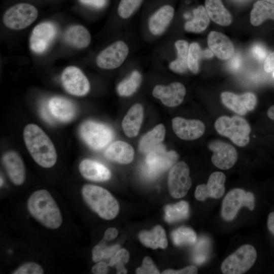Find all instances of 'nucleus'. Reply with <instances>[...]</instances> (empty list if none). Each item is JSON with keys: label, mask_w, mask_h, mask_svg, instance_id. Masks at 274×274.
<instances>
[{"label": "nucleus", "mask_w": 274, "mask_h": 274, "mask_svg": "<svg viewBox=\"0 0 274 274\" xmlns=\"http://www.w3.org/2000/svg\"><path fill=\"white\" fill-rule=\"evenodd\" d=\"M25 146L35 162L45 168L52 167L57 155L55 147L47 134L37 125L29 124L23 130Z\"/></svg>", "instance_id": "nucleus-1"}, {"label": "nucleus", "mask_w": 274, "mask_h": 274, "mask_svg": "<svg viewBox=\"0 0 274 274\" xmlns=\"http://www.w3.org/2000/svg\"><path fill=\"white\" fill-rule=\"evenodd\" d=\"M27 207L31 216L46 227L54 229L61 226V213L47 190L41 189L33 192L28 199Z\"/></svg>", "instance_id": "nucleus-2"}, {"label": "nucleus", "mask_w": 274, "mask_h": 274, "mask_svg": "<svg viewBox=\"0 0 274 274\" xmlns=\"http://www.w3.org/2000/svg\"><path fill=\"white\" fill-rule=\"evenodd\" d=\"M82 195L87 205L101 218H115L119 211L117 200L105 188L91 184H85L82 188Z\"/></svg>", "instance_id": "nucleus-3"}, {"label": "nucleus", "mask_w": 274, "mask_h": 274, "mask_svg": "<svg viewBox=\"0 0 274 274\" xmlns=\"http://www.w3.org/2000/svg\"><path fill=\"white\" fill-rule=\"evenodd\" d=\"M215 127L219 134L228 138L239 147L245 146L249 143L251 127L241 117L221 116L216 120Z\"/></svg>", "instance_id": "nucleus-4"}, {"label": "nucleus", "mask_w": 274, "mask_h": 274, "mask_svg": "<svg viewBox=\"0 0 274 274\" xmlns=\"http://www.w3.org/2000/svg\"><path fill=\"white\" fill-rule=\"evenodd\" d=\"M178 157L176 151H166L163 145L157 146L146 154L143 168L144 176L149 179L156 178L173 167Z\"/></svg>", "instance_id": "nucleus-5"}, {"label": "nucleus", "mask_w": 274, "mask_h": 274, "mask_svg": "<svg viewBox=\"0 0 274 274\" xmlns=\"http://www.w3.org/2000/svg\"><path fill=\"white\" fill-rule=\"evenodd\" d=\"M79 131L84 142L90 148L96 151L106 147L114 136V132L109 126L90 120L84 122Z\"/></svg>", "instance_id": "nucleus-6"}, {"label": "nucleus", "mask_w": 274, "mask_h": 274, "mask_svg": "<svg viewBox=\"0 0 274 274\" xmlns=\"http://www.w3.org/2000/svg\"><path fill=\"white\" fill-rule=\"evenodd\" d=\"M256 258L255 248L250 245H244L223 261L221 271L224 274L245 273L254 265Z\"/></svg>", "instance_id": "nucleus-7"}, {"label": "nucleus", "mask_w": 274, "mask_h": 274, "mask_svg": "<svg viewBox=\"0 0 274 274\" xmlns=\"http://www.w3.org/2000/svg\"><path fill=\"white\" fill-rule=\"evenodd\" d=\"M255 203V197L252 193L240 188L233 189L227 193L223 200L222 217L225 221H232L241 208L246 207L252 211L254 209Z\"/></svg>", "instance_id": "nucleus-8"}, {"label": "nucleus", "mask_w": 274, "mask_h": 274, "mask_svg": "<svg viewBox=\"0 0 274 274\" xmlns=\"http://www.w3.org/2000/svg\"><path fill=\"white\" fill-rule=\"evenodd\" d=\"M38 15V10L33 6L20 3L8 9L4 14L3 20L9 28L20 30L30 25Z\"/></svg>", "instance_id": "nucleus-9"}, {"label": "nucleus", "mask_w": 274, "mask_h": 274, "mask_svg": "<svg viewBox=\"0 0 274 274\" xmlns=\"http://www.w3.org/2000/svg\"><path fill=\"white\" fill-rule=\"evenodd\" d=\"M129 52V47L125 42L115 41L99 53L96 63L99 68L104 70L117 68L125 61Z\"/></svg>", "instance_id": "nucleus-10"}, {"label": "nucleus", "mask_w": 274, "mask_h": 274, "mask_svg": "<svg viewBox=\"0 0 274 274\" xmlns=\"http://www.w3.org/2000/svg\"><path fill=\"white\" fill-rule=\"evenodd\" d=\"M189 168L187 164L180 161L170 169L168 175V187L170 194L175 198L186 195L192 184Z\"/></svg>", "instance_id": "nucleus-11"}, {"label": "nucleus", "mask_w": 274, "mask_h": 274, "mask_svg": "<svg viewBox=\"0 0 274 274\" xmlns=\"http://www.w3.org/2000/svg\"><path fill=\"white\" fill-rule=\"evenodd\" d=\"M61 80L65 90L70 94L82 96L90 90V83L82 71L75 66L66 67L62 72Z\"/></svg>", "instance_id": "nucleus-12"}, {"label": "nucleus", "mask_w": 274, "mask_h": 274, "mask_svg": "<svg viewBox=\"0 0 274 274\" xmlns=\"http://www.w3.org/2000/svg\"><path fill=\"white\" fill-rule=\"evenodd\" d=\"M57 33L56 25L51 22H41L33 29L29 38L30 50L36 54L45 52Z\"/></svg>", "instance_id": "nucleus-13"}, {"label": "nucleus", "mask_w": 274, "mask_h": 274, "mask_svg": "<svg viewBox=\"0 0 274 274\" xmlns=\"http://www.w3.org/2000/svg\"><path fill=\"white\" fill-rule=\"evenodd\" d=\"M209 148L213 152L212 162L217 168L229 169L235 164L238 154L233 146L220 141H214L210 143Z\"/></svg>", "instance_id": "nucleus-14"}, {"label": "nucleus", "mask_w": 274, "mask_h": 274, "mask_svg": "<svg viewBox=\"0 0 274 274\" xmlns=\"http://www.w3.org/2000/svg\"><path fill=\"white\" fill-rule=\"evenodd\" d=\"M226 176L221 172L211 174L207 184H201L196 187L194 195L196 199L203 201L209 197L215 199L221 198L225 190L224 184Z\"/></svg>", "instance_id": "nucleus-15"}, {"label": "nucleus", "mask_w": 274, "mask_h": 274, "mask_svg": "<svg viewBox=\"0 0 274 274\" xmlns=\"http://www.w3.org/2000/svg\"><path fill=\"white\" fill-rule=\"evenodd\" d=\"M221 98L227 108L241 115H245L248 111L253 110L257 103L255 95L251 92L238 95L225 91L221 94Z\"/></svg>", "instance_id": "nucleus-16"}, {"label": "nucleus", "mask_w": 274, "mask_h": 274, "mask_svg": "<svg viewBox=\"0 0 274 274\" xmlns=\"http://www.w3.org/2000/svg\"><path fill=\"white\" fill-rule=\"evenodd\" d=\"M186 88L181 83L175 82L168 85H156L153 90V96L160 99L168 107H174L183 101L186 94Z\"/></svg>", "instance_id": "nucleus-17"}, {"label": "nucleus", "mask_w": 274, "mask_h": 274, "mask_svg": "<svg viewBox=\"0 0 274 274\" xmlns=\"http://www.w3.org/2000/svg\"><path fill=\"white\" fill-rule=\"evenodd\" d=\"M175 134L184 140H194L202 136L205 131L204 123L199 120H188L176 117L172 119Z\"/></svg>", "instance_id": "nucleus-18"}, {"label": "nucleus", "mask_w": 274, "mask_h": 274, "mask_svg": "<svg viewBox=\"0 0 274 274\" xmlns=\"http://www.w3.org/2000/svg\"><path fill=\"white\" fill-rule=\"evenodd\" d=\"M2 161L12 182L16 185H22L25 179V168L20 156L15 151H9L4 154Z\"/></svg>", "instance_id": "nucleus-19"}, {"label": "nucleus", "mask_w": 274, "mask_h": 274, "mask_svg": "<svg viewBox=\"0 0 274 274\" xmlns=\"http://www.w3.org/2000/svg\"><path fill=\"white\" fill-rule=\"evenodd\" d=\"M48 106L54 119L62 122H67L75 117L77 109L75 104L70 100L62 97L51 98Z\"/></svg>", "instance_id": "nucleus-20"}, {"label": "nucleus", "mask_w": 274, "mask_h": 274, "mask_svg": "<svg viewBox=\"0 0 274 274\" xmlns=\"http://www.w3.org/2000/svg\"><path fill=\"white\" fill-rule=\"evenodd\" d=\"M208 44L210 49L220 59H228L234 53V47L231 41L221 32L211 31L208 37Z\"/></svg>", "instance_id": "nucleus-21"}, {"label": "nucleus", "mask_w": 274, "mask_h": 274, "mask_svg": "<svg viewBox=\"0 0 274 274\" xmlns=\"http://www.w3.org/2000/svg\"><path fill=\"white\" fill-rule=\"evenodd\" d=\"M79 169L84 178L92 181H106L111 177V173L108 168L101 163L90 159L82 160Z\"/></svg>", "instance_id": "nucleus-22"}, {"label": "nucleus", "mask_w": 274, "mask_h": 274, "mask_svg": "<svg viewBox=\"0 0 274 274\" xmlns=\"http://www.w3.org/2000/svg\"><path fill=\"white\" fill-rule=\"evenodd\" d=\"M174 13V9L169 5L160 8L149 19L148 24L150 32L154 36L163 33L172 20Z\"/></svg>", "instance_id": "nucleus-23"}, {"label": "nucleus", "mask_w": 274, "mask_h": 274, "mask_svg": "<svg viewBox=\"0 0 274 274\" xmlns=\"http://www.w3.org/2000/svg\"><path fill=\"white\" fill-rule=\"evenodd\" d=\"M108 159L121 164H128L133 159L134 150L126 142L118 141L111 144L105 151Z\"/></svg>", "instance_id": "nucleus-24"}, {"label": "nucleus", "mask_w": 274, "mask_h": 274, "mask_svg": "<svg viewBox=\"0 0 274 274\" xmlns=\"http://www.w3.org/2000/svg\"><path fill=\"white\" fill-rule=\"evenodd\" d=\"M144 117V110L140 104L131 107L122 122L125 134L129 138L138 135Z\"/></svg>", "instance_id": "nucleus-25"}, {"label": "nucleus", "mask_w": 274, "mask_h": 274, "mask_svg": "<svg viewBox=\"0 0 274 274\" xmlns=\"http://www.w3.org/2000/svg\"><path fill=\"white\" fill-rule=\"evenodd\" d=\"M63 39L70 46L78 49L85 48L89 46L91 37L89 31L81 25H73L64 32Z\"/></svg>", "instance_id": "nucleus-26"}, {"label": "nucleus", "mask_w": 274, "mask_h": 274, "mask_svg": "<svg viewBox=\"0 0 274 274\" xmlns=\"http://www.w3.org/2000/svg\"><path fill=\"white\" fill-rule=\"evenodd\" d=\"M205 8L209 17L216 23L227 26L231 23V15L221 0H206Z\"/></svg>", "instance_id": "nucleus-27"}, {"label": "nucleus", "mask_w": 274, "mask_h": 274, "mask_svg": "<svg viewBox=\"0 0 274 274\" xmlns=\"http://www.w3.org/2000/svg\"><path fill=\"white\" fill-rule=\"evenodd\" d=\"M141 242L145 246L153 249H165L167 240L164 229L160 225L155 226L151 231H143L139 235Z\"/></svg>", "instance_id": "nucleus-28"}, {"label": "nucleus", "mask_w": 274, "mask_h": 274, "mask_svg": "<svg viewBox=\"0 0 274 274\" xmlns=\"http://www.w3.org/2000/svg\"><path fill=\"white\" fill-rule=\"evenodd\" d=\"M165 135L164 126L162 124L157 125L141 138L139 145L140 151L147 154L152 149L161 144Z\"/></svg>", "instance_id": "nucleus-29"}, {"label": "nucleus", "mask_w": 274, "mask_h": 274, "mask_svg": "<svg viewBox=\"0 0 274 274\" xmlns=\"http://www.w3.org/2000/svg\"><path fill=\"white\" fill-rule=\"evenodd\" d=\"M267 19L274 20V4L262 0L257 1L251 11V23L258 26Z\"/></svg>", "instance_id": "nucleus-30"}, {"label": "nucleus", "mask_w": 274, "mask_h": 274, "mask_svg": "<svg viewBox=\"0 0 274 274\" xmlns=\"http://www.w3.org/2000/svg\"><path fill=\"white\" fill-rule=\"evenodd\" d=\"M193 19L185 23V30L195 33L204 31L210 23V17L206 8L203 6H199L193 10Z\"/></svg>", "instance_id": "nucleus-31"}, {"label": "nucleus", "mask_w": 274, "mask_h": 274, "mask_svg": "<svg viewBox=\"0 0 274 274\" xmlns=\"http://www.w3.org/2000/svg\"><path fill=\"white\" fill-rule=\"evenodd\" d=\"M177 58L169 64V69L178 74L185 73L188 68L187 56L189 49L188 43L184 40H178L175 43Z\"/></svg>", "instance_id": "nucleus-32"}, {"label": "nucleus", "mask_w": 274, "mask_h": 274, "mask_svg": "<svg viewBox=\"0 0 274 274\" xmlns=\"http://www.w3.org/2000/svg\"><path fill=\"white\" fill-rule=\"evenodd\" d=\"M165 220L168 223H174L187 218L190 208L188 203L181 200L175 204L167 205L164 208Z\"/></svg>", "instance_id": "nucleus-33"}, {"label": "nucleus", "mask_w": 274, "mask_h": 274, "mask_svg": "<svg viewBox=\"0 0 274 274\" xmlns=\"http://www.w3.org/2000/svg\"><path fill=\"white\" fill-rule=\"evenodd\" d=\"M142 75L138 71H133L129 76L117 86V91L121 96H129L133 94L140 86Z\"/></svg>", "instance_id": "nucleus-34"}, {"label": "nucleus", "mask_w": 274, "mask_h": 274, "mask_svg": "<svg viewBox=\"0 0 274 274\" xmlns=\"http://www.w3.org/2000/svg\"><path fill=\"white\" fill-rule=\"evenodd\" d=\"M174 244L178 246L191 245L196 241V234L193 230L187 227L182 226L172 233Z\"/></svg>", "instance_id": "nucleus-35"}, {"label": "nucleus", "mask_w": 274, "mask_h": 274, "mask_svg": "<svg viewBox=\"0 0 274 274\" xmlns=\"http://www.w3.org/2000/svg\"><path fill=\"white\" fill-rule=\"evenodd\" d=\"M118 245L107 246L105 241L102 240L94 247L92 250V258L94 262H97L104 259L111 258L119 249Z\"/></svg>", "instance_id": "nucleus-36"}, {"label": "nucleus", "mask_w": 274, "mask_h": 274, "mask_svg": "<svg viewBox=\"0 0 274 274\" xmlns=\"http://www.w3.org/2000/svg\"><path fill=\"white\" fill-rule=\"evenodd\" d=\"M202 50L199 45L196 42H193L189 46L187 65L188 68L194 74H197L199 71V62L201 57Z\"/></svg>", "instance_id": "nucleus-37"}, {"label": "nucleus", "mask_w": 274, "mask_h": 274, "mask_svg": "<svg viewBox=\"0 0 274 274\" xmlns=\"http://www.w3.org/2000/svg\"><path fill=\"white\" fill-rule=\"evenodd\" d=\"M129 255L128 251L124 249H120L111 258L108 263L109 266L115 267L117 273H126L127 270L124 265L129 260Z\"/></svg>", "instance_id": "nucleus-38"}, {"label": "nucleus", "mask_w": 274, "mask_h": 274, "mask_svg": "<svg viewBox=\"0 0 274 274\" xmlns=\"http://www.w3.org/2000/svg\"><path fill=\"white\" fill-rule=\"evenodd\" d=\"M143 0H121L117 12L122 19L129 18L141 5Z\"/></svg>", "instance_id": "nucleus-39"}, {"label": "nucleus", "mask_w": 274, "mask_h": 274, "mask_svg": "<svg viewBox=\"0 0 274 274\" xmlns=\"http://www.w3.org/2000/svg\"><path fill=\"white\" fill-rule=\"evenodd\" d=\"M210 244L209 241L205 238L199 239L193 253L194 261L198 264L202 263L207 259L209 252Z\"/></svg>", "instance_id": "nucleus-40"}, {"label": "nucleus", "mask_w": 274, "mask_h": 274, "mask_svg": "<svg viewBox=\"0 0 274 274\" xmlns=\"http://www.w3.org/2000/svg\"><path fill=\"white\" fill-rule=\"evenodd\" d=\"M13 274H43L44 270L39 264L29 262L25 263L15 270Z\"/></svg>", "instance_id": "nucleus-41"}, {"label": "nucleus", "mask_w": 274, "mask_h": 274, "mask_svg": "<svg viewBox=\"0 0 274 274\" xmlns=\"http://www.w3.org/2000/svg\"><path fill=\"white\" fill-rule=\"evenodd\" d=\"M138 274H158L159 270L152 259L148 256L145 257L142 262V265L136 270Z\"/></svg>", "instance_id": "nucleus-42"}, {"label": "nucleus", "mask_w": 274, "mask_h": 274, "mask_svg": "<svg viewBox=\"0 0 274 274\" xmlns=\"http://www.w3.org/2000/svg\"><path fill=\"white\" fill-rule=\"evenodd\" d=\"M251 53L255 59L262 61L267 56L266 49L260 44H255L251 48Z\"/></svg>", "instance_id": "nucleus-43"}, {"label": "nucleus", "mask_w": 274, "mask_h": 274, "mask_svg": "<svg viewBox=\"0 0 274 274\" xmlns=\"http://www.w3.org/2000/svg\"><path fill=\"white\" fill-rule=\"evenodd\" d=\"M40 114L43 119L47 123L53 124L54 123V118L49 111L48 104L43 102L40 106Z\"/></svg>", "instance_id": "nucleus-44"}, {"label": "nucleus", "mask_w": 274, "mask_h": 274, "mask_svg": "<svg viewBox=\"0 0 274 274\" xmlns=\"http://www.w3.org/2000/svg\"><path fill=\"white\" fill-rule=\"evenodd\" d=\"M198 272L195 266H189L178 270L168 269L162 272L163 274H195Z\"/></svg>", "instance_id": "nucleus-45"}, {"label": "nucleus", "mask_w": 274, "mask_h": 274, "mask_svg": "<svg viewBox=\"0 0 274 274\" xmlns=\"http://www.w3.org/2000/svg\"><path fill=\"white\" fill-rule=\"evenodd\" d=\"M82 4L96 9H101L107 4V0H79Z\"/></svg>", "instance_id": "nucleus-46"}, {"label": "nucleus", "mask_w": 274, "mask_h": 274, "mask_svg": "<svg viewBox=\"0 0 274 274\" xmlns=\"http://www.w3.org/2000/svg\"><path fill=\"white\" fill-rule=\"evenodd\" d=\"M109 265L104 262H99L92 268V271L95 274H105L108 273Z\"/></svg>", "instance_id": "nucleus-47"}, {"label": "nucleus", "mask_w": 274, "mask_h": 274, "mask_svg": "<svg viewBox=\"0 0 274 274\" xmlns=\"http://www.w3.org/2000/svg\"><path fill=\"white\" fill-rule=\"evenodd\" d=\"M264 70L267 73L274 71V52L269 54L265 59Z\"/></svg>", "instance_id": "nucleus-48"}, {"label": "nucleus", "mask_w": 274, "mask_h": 274, "mask_svg": "<svg viewBox=\"0 0 274 274\" xmlns=\"http://www.w3.org/2000/svg\"><path fill=\"white\" fill-rule=\"evenodd\" d=\"M118 234V230L114 227H110L108 228L104 235L103 240L111 241L115 238Z\"/></svg>", "instance_id": "nucleus-49"}, {"label": "nucleus", "mask_w": 274, "mask_h": 274, "mask_svg": "<svg viewBox=\"0 0 274 274\" xmlns=\"http://www.w3.org/2000/svg\"><path fill=\"white\" fill-rule=\"evenodd\" d=\"M229 64L230 67L232 70H237L239 68L241 64V59L239 55H236L233 56L230 61Z\"/></svg>", "instance_id": "nucleus-50"}, {"label": "nucleus", "mask_w": 274, "mask_h": 274, "mask_svg": "<svg viewBox=\"0 0 274 274\" xmlns=\"http://www.w3.org/2000/svg\"><path fill=\"white\" fill-rule=\"evenodd\" d=\"M267 224L269 230L274 234V211L268 215Z\"/></svg>", "instance_id": "nucleus-51"}, {"label": "nucleus", "mask_w": 274, "mask_h": 274, "mask_svg": "<svg viewBox=\"0 0 274 274\" xmlns=\"http://www.w3.org/2000/svg\"><path fill=\"white\" fill-rule=\"evenodd\" d=\"M201 56L207 58H210L213 56V53L211 50L207 49L202 51Z\"/></svg>", "instance_id": "nucleus-52"}, {"label": "nucleus", "mask_w": 274, "mask_h": 274, "mask_svg": "<svg viewBox=\"0 0 274 274\" xmlns=\"http://www.w3.org/2000/svg\"><path fill=\"white\" fill-rule=\"evenodd\" d=\"M267 116L270 119L274 121V105L271 106L268 109Z\"/></svg>", "instance_id": "nucleus-53"}, {"label": "nucleus", "mask_w": 274, "mask_h": 274, "mask_svg": "<svg viewBox=\"0 0 274 274\" xmlns=\"http://www.w3.org/2000/svg\"><path fill=\"white\" fill-rule=\"evenodd\" d=\"M262 1L268 2L272 4H274V0H262Z\"/></svg>", "instance_id": "nucleus-54"}, {"label": "nucleus", "mask_w": 274, "mask_h": 274, "mask_svg": "<svg viewBox=\"0 0 274 274\" xmlns=\"http://www.w3.org/2000/svg\"><path fill=\"white\" fill-rule=\"evenodd\" d=\"M4 183L3 179L1 177V186L3 185Z\"/></svg>", "instance_id": "nucleus-55"}, {"label": "nucleus", "mask_w": 274, "mask_h": 274, "mask_svg": "<svg viewBox=\"0 0 274 274\" xmlns=\"http://www.w3.org/2000/svg\"><path fill=\"white\" fill-rule=\"evenodd\" d=\"M273 77L274 78V71H273Z\"/></svg>", "instance_id": "nucleus-56"}]
</instances>
